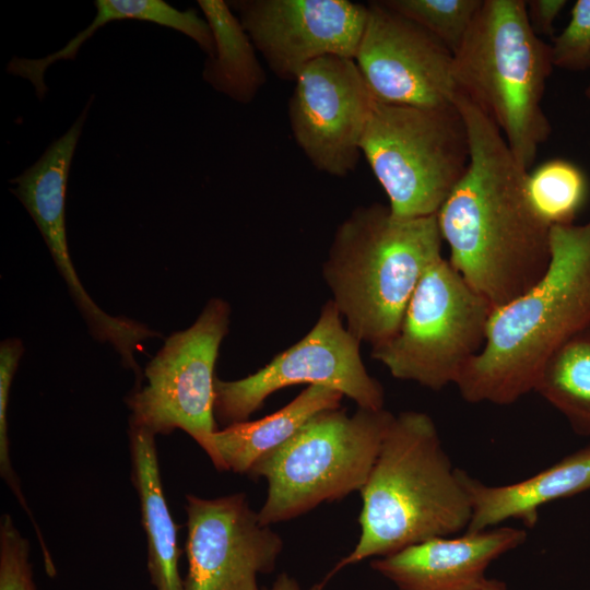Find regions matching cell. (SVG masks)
I'll list each match as a JSON object with an SVG mask.
<instances>
[{
	"mask_svg": "<svg viewBox=\"0 0 590 590\" xmlns=\"http://www.w3.org/2000/svg\"><path fill=\"white\" fill-rule=\"evenodd\" d=\"M455 104L467 126L470 161L436 216L449 262L497 308L544 274L552 227L534 209L528 170L520 167L497 126L461 93Z\"/></svg>",
	"mask_w": 590,
	"mask_h": 590,
	"instance_id": "6da1fadb",
	"label": "cell"
},
{
	"mask_svg": "<svg viewBox=\"0 0 590 590\" xmlns=\"http://www.w3.org/2000/svg\"><path fill=\"white\" fill-rule=\"evenodd\" d=\"M590 326V219L551 228L541 279L494 308L486 341L456 386L470 403L507 405L533 391L550 355Z\"/></svg>",
	"mask_w": 590,
	"mask_h": 590,
	"instance_id": "7a4b0ae2",
	"label": "cell"
},
{
	"mask_svg": "<svg viewBox=\"0 0 590 590\" xmlns=\"http://www.w3.org/2000/svg\"><path fill=\"white\" fill-rule=\"evenodd\" d=\"M464 473L452 465L428 414L394 415L359 492L358 541L324 581L362 560L465 531L472 505Z\"/></svg>",
	"mask_w": 590,
	"mask_h": 590,
	"instance_id": "3957f363",
	"label": "cell"
},
{
	"mask_svg": "<svg viewBox=\"0 0 590 590\" xmlns=\"http://www.w3.org/2000/svg\"><path fill=\"white\" fill-rule=\"evenodd\" d=\"M442 243L436 215L399 219L380 203L357 206L338 226L322 275L361 343L375 347L396 333Z\"/></svg>",
	"mask_w": 590,
	"mask_h": 590,
	"instance_id": "277c9868",
	"label": "cell"
},
{
	"mask_svg": "<svg viewBox=\"0 0 590 590\" xmlns=\"http://www.w3.org/2000/svg\"><path fill=\"white\" fill-rule=\"evenodd\" d=\"M553 68L551 46L532 30L523 0H483L453 54L458 93L497 126L528 172L552 131L542 101Z\"/></svg>",
	"mask_w": 590,
	"mask_h": 590,
	"instance_id": "5b68a950",
	"label": "cell"
},
{
	"mask_svg": "<svg viewBox=\"0 0 590 590\" xmlns=\"http://www.w3.org/2000/svg\"><path fill=\"white\" fill-rule=\"evenodd\" d=\"M385 409L337 408L312 416L287 441L264 455L247 475L264 479L267 497L258 511L271 526L363 488L393 420Z\"/></svg>",
	"mask_w": 590,
	"mask_h": 590,
	"instance_id": "8992f818",
	"label": "cell"
},
{
	"mask_svg": "<svg viewBox=\"0 0 590 590\" xmlns=\"http://www.w3.org/2000/svg\"><path fill=\"white\" fill-rule=\"evenodd\" d=\"M361 151L399 219L436 215L470 161L468 130L456 104L425 108L376 101Z\"/></svg>",
	"mask_w": 590,
	"mask_h": 590,
	"instance_id": "52a82bcc",
	"label": "cell"
},
{
	"mask_svg": "<svg viewBox=\"0 0 590 590\" xmlns=\"http://www.w3.org/2000/svg\"><path fill=\"white\" fill-rule=\"evenodd\" d=\"M493 310L441 257L423 274L396 333L370 355L397 379L441 390L483 349Z\"/></svg>",
	"mask_w": 590,
	"mask_h": 590,
	"instance_id": "ba28073f",
	"label": "cell"
},
{
	"mask_svg": "<svg viewBox=\"0 0 590 590\" xmlns=\"http://www.w3.org/2000/svg\"><path fill=\"white\" fill-rule=\"evenodd\" d=\"M229 316L224 299L211 298L190 327L165 340L144 368L145 384L127 398L129 426L155 436L181 429L203 449L216 470L215 365Z\"/></svg>",
	"mask_w": 590,
	"mask_h": 590,
	"instance_id": "9c48e42d",
	"label": "cell"
},
{
	"mask_svg": "<svg viewBox=\"0 0 590 590\" xmlns=\"http://www.w3.org/2000/svg\"><path fill=\"white\" fill-rule=\"evenodd\" d=\"M359 345L330 299L308 333L262 368L237 380L216 377L215 420L225 426L248 421L272 393L300 384L333 388L357 408L384 409V388L368 374Z\"/></svg>",
	"mask_w": 590,
	"mask_h": 590,
	"instance_id": "30bf717a",
	"label": "cell"
},
{
	"mask_svg": "<svg viewBox=\"0 0 590 590\" xmlns=\"http://www.w3.org/2000/svg\"><path fill=\"white\" fill-rule=\"evenodd\" d=\"M288 101L293 138L310 164L335 177L353 172L376 102L355 60L327 56L295 79Z\"/></svg>",
	"mask_w": 590,
	"mask_h": 590,
	"instance_id": "8fae6325",
	"label": "cell"
},
{
	"mask_svg": "<svg viewBox=\"0 0 590 590\" xmlns=\"http://www.w3.org/2000/svg\"><path fill=\"white\" fill-rule=\"evenodd\" d=\"M184 590H260L274 570L282 538L261 523L244 493L215 498L188 494Z\"/></svg>",
	"mask_w": 590,
	"mask_h": 590,
	"instance_id": "7c38bea8",
	"label": "cell"
},
{
	"mask_svg": "<svg viewBox=\"0 0 590 590\" xmlns=\"http://www.w3.org/2000/svg\"><path fill=\"white\" fill-rule=\"evenodd\" d=\"M368 15L354 58L376 101L439 108L455 105L453 54L426 30L386 7Z\"/></svg>",
	"mask_w": 590,
	"mask_h": 590,
	"instance_id": "4fadbf2b",
	"label": "cell"
},
{
	"mask_svg": "<svg viewBox=\"0 0 590 590\" xmlns=\"http://www.w3.org/2000/svg\"><path fill=\"white\" fill-rule=\"evenodd\" d=\"M272 73L295 81L315 60L355 58L367 4L349 0H234L227 2Z\"/></svg>",
	"mask_w": 590,
	"mask_h": 590,
	"instance_id": "5bb4252c",
	"label": "cell"
},
{
	"mask_svg": "<svg viewBox=\"0 0 590 590\" xmlns=\"http://www.w3.org/2000/svg\"><path fill=\"white\" fill-rule=\"evenodd\" d=\"M526 539V531L514 527L465 531L373 558L370 567L397 590H480L487 579V567Z\"/></svg>",
	"mask_w": 590,
	"mask_h": 590,
	"instance_id": "9a60e30c",
	"label": "cell"
},
{
	"mask_svg": "<svg viewBox=\"0 0 590 590\" xmlns=\"http://www.w3.org/2000/svg\"><path fill=\"white\" fill-rule=\"evenodd\" d=\"M472 516L465 531L491 529L510 519L533 528L539 509L590 489V444L545 470L507 485H486L464 473Z\"/></svg>",
	"mask_w": 590,
	"mask_h": 590,
	"instance_id": "2e32d148",
	"label": "cell"
},
{
	"mask_svg": "<svg viewBox=\"0 0 590 590\" xmlns=\"http://www.w3.org/2000/svg\"><path fill=\"white\" fill-rule=\"evenodd\" d=\"M131 480L138 494L148 544V570L156 590H184L178 570L177 526L169 511L157 459L155 435L129 426Z\"/></svg>",
	"mask_w": 590,
	"mask_h": 590,
	"instance_id": "e0dca14e",
	"label": "cell"
},
{
	"mask_svg": "<svg viewBox=\"0 0 590 590\" xmlns=\"http://www.w3.org/2000/svg\"><path fill=\"white\" fill-rule=\"evenodd\" d=\"M343 393L321 385H309L282 409L256 421L219 428L213 445L217 471L248 474L253 464L294 436L312 416L341 408Z\"/></svg>",
	"mask_w": 590,
	"mask_h": 590,
	"instance_id": "ac0fdd59",
	"label": "cell"
},
{
	"mask_svg": "<svg viewBox=\"0 0 590 590\" xmlns=\"http://www.w3.org/2000/svg\"><path fill=\"white\" fill-rule=\"evenodd\" d=\"M96 14L92 23L64 47L39 59L13 57L7 67L10 74L28 80L39 99L48 92L44 74L47 68L59 60H72L80 47L101 27L113 21L138 20L174 28L194 40L209 56L214 52L211 28L193 9L177 10L163 0H96Z\"/></svg>",
	"mask_w": 590,
	"mask_h": 590,
	"instance_id": "d6986e66",
	"label": "cell"
},
{
	"mask_svg": "<svg viewBox=\"0 0 590 590\" xmlns=\"http://www.w3.org/2000/svg\"><path fill=\"white\" fill-rule=\"evenodd\" d=\"M197 3L214 40V52L204 62L203 80L235 102L250 103L267 81L252 42L227 2L198 0Z\"/></svg>",
	"mask_w": 590,
	"mask_h": 590,
	"instance_id": "ffe728a7",
	"label": "cell"
},
{
	"mask_svg": "<svg viewBox=\"0 0 590 590\" xmlns=\"http://www.w3.org/2000/svg\"><path fill=\"white\" fill-rule=\"evenodd\" d=\"M533 391L556 409L577 435L590 437V326L550 355Z\"/></svg>",
	"mask_w": 590,
	"mask_h": 590,
	"instance_id": "44dd1931",
	"label": "cell"
},
{
	"mask_svg": "<svg viewBox=\"0 0 590 590\" xmlns=\"http://www.w3.org/2000/svg\"><path fill=\"white\" fill-rule=\"evenodd\" d=\"M527 188L539 215L552 227L574 223L588 196V180L573 162L548 160L528 172Z\"/></svg>",
	"mask_w": 590,
	"mask_h": 590,
	"instance_id": "7402d4cb",
	"label": "cell"
},
{
	"mask_svg": "<svg viewBox=\"0 0 590 590\" xmlns=\"http://www.w3.org/2000/svg\"><path fill=\"white\" fill-rule=\"evenodd\" d=\"M416 23L452 54L462 44L483 0H380Z\"/></svg>",
	"mask_w": 590,
	"mask_h": 590,
	"instance_id": "603a6c76",
	"label": "cell"
},
{
	"mask_svg": "<svg viewBox=\"0 0 590 590\" xmlns=\"http://www.w3.org/2000/svg\"><path fill=\"white\" fill-rule=\"evenodd\" d=\"M24 351L20 339L9 338L0 344V474L9 488L14 494L20 506L28 516L33 529L38 531L40 528L36 522L31 507L26 503L22 492L20 481L12 465L9 450L8 433V406L11 386L14 379L16 368Z\"/></svg>",
	"mask_w": 590,
	"mask_h": 590,
	"instance_id": "cb8c5ba5",
	"label": "cell"
},
{
	"mask_svg": "<svg viewBox=\"0 0 590 590\" xmlns=\"http://www.w3.org/2000/svg\"><path fill=\"white\" fill-rule=\"evenodd\" d=\"M551 46L554 67L582 71L590 69V0H577L570 20Z\"/></svg>",
	"mask_w": 590,
	"mask_h": 590,
	"instance_id": "d4e9b609",
	"label": "cell"
},
{
	"mask_svg": "<svg viewBox=\"0 0 590 590\" xmlns=\"http://www.w3.org/2000/svg\"><path fill=\"white\" fill-rule=\"evenodd\" d=\"M28 540L8 514L0 521V590H36Z\"/></svg>",
	"mask_w": 590,
	"mask_h": 590,
	"instance_id": "484cf974",
	"label": "cell"
},
{
	"mask_svg": "<svg viewBox=\"0 0 590 590\" xmlns=\"http://www.w3.org/2000/svg\"><path fill=\"white\" fill-rule=\"evenodd\" d=\"M566 0H529L526 1L529 23L539 36L552 35L554 22L566 7Z\"/></svg>",
	"mask_w": 590,
	"mask_h": 590,
	"instance_id": "4316f807",
	"label": "cell"
},
{
	"mask_svg": "<svg viewBox=\"0 0 590 590\" xmlns=\"http://www.w3.org/2000/svg\"><path fill=\"white\" fill-rule=\"evenodd\" d=\"M327 581L315 583L314 586L303 589L298 581L286 573H282L274 580L272 586L267 590H323Z\"/></svg>",
	"mask_w": 590,
	"mask_h": 590,
	"instance_id": "83f0119b",
	"label": "cell"
},
{
	"mask_svg": "<svg viewBox=\"0 0 590 590\" xmlns=\"http://www.w3.org/2000/svg\"><path fill=\"white\" fill-rule=\"evenodd\" d=\"M480 590H507L506 583L497 579H486Z\"/></svg>",
	"mask_w": 590,
	"mask_h": 590,
	"instance_id": "f1b7e54d",
	"label": "cell"
},
{
	"mask_svg": "<svg viewBox=\"0 0 590 590\" xmlns=\"http://www.w3.org/2000/svg\"><path fill=\"white\" fill-rule=\"evenodd\" d=\"M585 95L586 97L588 98V101L590 102V84L587 86V88L585 90Z\"/></svg>",
	"mask_w": 590,
	"mask_h": 590,
	"instance_id": "f546056e",
	"label": "cell"
}]
</instances>
